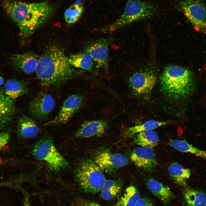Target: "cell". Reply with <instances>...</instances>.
<instances>
[{
	"label": "cell",
	"mask_w": 206,
	"mask_h": 206,
	"mask_svg": "<svg viewBox=\"0 0 206 206\" xmlns=\"http://www.w3.org/2000/svg\"><path fill=\"white\" fill-rule=\"evenodd\" d=\"M184 197L187 206H206V194L202 191L188 189Z\"/></svg>",
	"instance_id": "obj_25"
},
{
	"label": "cell",
	"mask_w": 206,
	"mask_h": 206,
	"mask_svg": "<svg viewBox=\"0 0 206 206\" xmlns=\"http://www.w3.org/2000/svg\"><path fill=\"white\" fill-rule=\"evenodd\" d=\"M9 136L8 132L0 133V152L4 147L7 143Z\"/></svg>",
	"instance_id": "obj_29"
},
{
	"label": "cell",
	"mask_w": 206,
	"mask_h": 206,
	"mask_svg": "<svg viewBox=\"0 0 206 206\" xmlns=\"http://www.w3.org/2000/svg\"><path fill=\"white\" fill-rule=\"evenodd\" d=\"M170 123V122H159L154 120L147 121L143 123L128 128L126 131L125 135L131 136L141 132L154 130L161 126Z\"/></svg>",
	"instance_id": "obj_26"
},
{
	"label": "cell",
	"mask_w": 206,
	"mask_h": 206,
	"mask_svg": "<svg viewBox=\"0 0 206 206\" xmlns=\"http://www.w3.org/2000/svg\"><path fill=\"white\" fill-rule=\"evenodd\" d=\"M3 82V79L0 74V86H1Z\"/></svg>",
	"instance_id": "obj_33"
},
{
	"label": "cell",
	"mask_w": 206,
	"mask_h": 206,
	"mask_svg": "<svg viewBox=\"0 0 206 206\" xmlns=\"http://www.w3.org/2000/svg\"><path fill=\"white\" fill-rule=\"evenodd\" d=\"M147 186L151 191L165 203L169 201L173 197V193L169 188L154 179H149Z\"/></svg>",
	"instance_id": "obj_21"
},
{
	"label": "cell",
	"mask_w": 206,
	"mask_h": 206,
	"mask_svg": "<svg viewBox=\"0 0 206 206\" xmlns=\"http://www.w3.org/2000/svg\"><path fill=\"white\" fill-rule=\"evenodd\" d=\"M3 90L4 93L12 99L27 93L28 89L25 83L15 79H11L5 83Z\"/></svg>",
	"instance_id": "obj_18"
},
{
	"label": "cell",
	"mask_w": 206,
	"mask_h": 206,
	"mask_svg": "<svg viewBox=\"0 0 206 206\" xmlns=\"http://www.w3.org/2000/svg\"><path fill=\"white\" fill-rule=\"evenodd\" d=\"M170 145L177 150L188 152L206 160V151L198 148L185 140H175L171 141Z\"/></svg>",
	"instance_id": "obj_23"
},
{
	"label": "cell",
	"mask_w": 206,
	"mask_h": 206,
	"mask_svg": "<svg viewBox=\"0 0 206 206\" xmlns=\"http://www.w3.org/2000/svg\"><path fill=\"white\" fill-rule=\"evenodd\" d=\"M110 39H102L92 41L85 47V51L91 56L98 68L107 70L108 67V45Z\"/></svg>",
	"instance_id": "obj_11"
},
{
	"label": "cell",
	"mask_w": 206,
	"mask_h": 206,
	"mask_svg": "<svg viewBox=\"0 0 206 206\" xmlns=\"http://www.w3.org/2000/svg\"><path fill=\"white\" fill-rule=\"evenodd\" d=\"M39 131V128L32 118L23 115L19 118L17 125V133L20 137L25 139L35 138Z\"/></svg>",
	"instance_id": "obj_17"
},
{
	"label": "cell",
	"mask_w": 206,
	"mask_h": 206,
	"mask_svg": "<svg viewBox=\"0 0 206 206\" xmlns=\"http://www.w3.org/2000/svg\"><path fill=\"white\" fill-rule=\"evenodd\" d=\"M102 171L111 174L126 166L128 163L127 158L120 154H113L108 149L98 151L94 160Z\"/></svg>",
	"instance_id": "obj_8"
},
{
	"label": "cell",
	"mask_w": 206,
	"mask_h": 206,
	"mask_svg": "<svg viewBox=\"0 0 206 206\" xmlns=\"http://www.w3.org/2000/svg\"><path fill=\"white\" fill-rule=\"evenodd\" d=\"M177 7L195 30L206 33V7L203 0H182Z\"/></svg>",
	"instance_id": "obj_7"
},
{
	"label": "cell",
	"mask_w": 206,
	"mask_h": 206,
	"mask_svg": "<svg viewBox=\"0 0 206 206\" xmlns=\"http://www.w3.org/2000/svg\"><path fill=\"white\" fill-rule=\"evenodd\" d=\"M168 171L175 182L181 186L186 185V181L191 175V171L189 169L185 168L175 162L171 163L169 166Z\"/></svg>",
	"instance_id": "obj_20"
},
{
	"label": "cell",
	"mask_w": 206,
	"mask_h": 206,
	"mask_svg": "<svg viewBox=\"0 0 206 206\" xmlns=\"http://www.w3.org/2000/svg\"><path fill=\"white\" fill-rule=\"evenodd\" d=\"M157 6L140 0H128L124 12L116 21L103 30L112 32L134 21L151 16L157 11Z\"/></svg>",
	"instance_id": "obj_5"
},
{
	"label": "cell",
	"mask_w": 206,
	"mask_h": 206,
	"mask_svg": "<svg viewBox=\"0 0 206 206\" xmlns=\"http://www.w3.org/2000/svg\"><path fill=\"white\" fill-rule=\"evenodd\" d=\"M159 138L157 132L153 130L138 133L134 139V142L140 146L153 148L157 144Z\"/></svg>",
	"instance_id": "obj_24"
},
{
	"label": "cell",
	"mask_w": 206,
	"mask_h": 206,
	"mask_svg": "<svg viewBox=\"0 0 206 206\" xmlns=\"http://www.w3.org/2000/svg\"><path fill=\"white\" fill-rule=\"evenodd\" d=\"M140 198L138 192L131 185L126 189L124 195L114 206H135Z\"/></svg>",
	"instance_id": "obj_27"
},
{
	"label": "cell",
	"mask_w": 206,
	"mask_h": 206,
	"mask_svg": "<svg viewBox=\"0 0 206 206\" xmlns=\"http://www.w3.org/2000/svg\"><path fill=\"white\" fill-rule=\"evenodd\" d=\"M69 61L73 67L91 71L94 67L93 60L86 51L71 55L68 57Z\"/></svg>",
	"instance_id": "obj_22"
},
{
	"label": "cell",
	"mask_w": 206,
	"mask_h": 206,
	"mask_svg": "<svg viewBox=\"0 0 206 206\" xmlns=\"http://www.w3.org/2000/svg\"><path fill=\"white\" fill-rule=\"evenodd\" d=\"M42 85L59 86L77 75L62 50L55 46L48 48L39 57L35 70Z\"/></svg>",
	"instance_id": "obj_2"
},
{
	"label": "cell",
	"mask_w": 206,
	"mask_h": 206,
	"mask_svg": "<svg viewBox=\"0 0 206 206\" xmlns=\"http://www.w3.org/2000/svg\"><path fill=\"white\" fill-rule=\"evenodd\" d=\"M15 111L14 100L0 90V129L5 127L11 121Z\"/></svg>",
	"instance_id": "obj_16"
},
{
	"label": "cell",
	"mask_w": 206,
	"mask_h": 206,
	"mask_svg": "<svg viewBox=\"0 0 206 206\" xmlns=\"http://www.w3.org/2000/svg\"><path fill=\"white\" fill-rule=\"evenodd\" d=\"M135 206H154L152 202L146 198H140Z\"/></svg>",
	"instance_id": "obj_30"
},
{
	"label": "cell",
	"mask_w": 206,
	"mask_h": 206,
	"mask_svg": "<svg viewBox=\"0 0 206 206\" xmlns=\"http://www.w3.org/2000/svg\"><path fill=\"white\" fill-rule=\"evenodd\" d=\"M132 161L138 167L147 171H152L157 163L153 148L140 146L133 150L130 154Z\"/></svg>",
	"instance_id": "obj_13"
},
{
	"label": "cell",
	"mask_w": 206,
	"mask_h": 206,
	"mask_svg": "<svg viewBox=\"0 0 206 206\" xmlns=\"http://www.w3.org/2000/svg\"><path fill=\"white\" fill-rule=\"evenodd\" d=\"M122 188L121 180H106L101 190V196L106 201H111L119 197Z\"/></svg>",
	"instance_id": "obj_19"
},
{
	"label": "cell",
	"mask_w": 206,
	"mask_h": 206,
	"mask_svg": "<svg viewBox=\"0 0 206 206\" xmlns=\"http://www.w3.org/2000/svg\"><path fill=\"white\" fill-rule=\"evenodd\" d=\"M32 153L37 159L45 162L50 169L57 171L68 167V164L55 147L52 138L45 136L34 145Z\"/></svg>",
	"instance_id": "obj_6"
},
{
	"label": "cell",
	"mask_w": 206,
	"mask_h": 206,
	"mask_svg": "<svg viewBox=\"0 0 206 206\" xmlns=\"http://www.w3.org/2000/svg\"><path fill=\"white\" fill-rule=\"evenodd\" d=\"M3 7L24 37L32 34L46 21L54 9L53 5L48 1L27 3L6 0L3 2Z\"/></svg>",
	"instance_id": "obj_1"
},
{
	"label": "cell",
	"mask_w": 206,
	"mask_h": 206,
	"mask_svg": "<svg viewBox=\"0 0 206 206\" xmlns=\"http://www.w3.org/2000/svg\"><path fill=\"white\" fill-rule=\"evenodd\" d=\"M55 104L52 95L41 92L30 102L29 112L31 116L37 119L45 120L48 118Z\"/></svg>",
	"instance_id": "obj_9"
},
{
	"label": "cell",
	"mask_w": 206,
	"mask_h": 206,
	"mask_svg": "<svg viewBox=\"0 0 206 206\" xmlns=\"http://www.w3.org/2000/svg\"><path fill=\"white\" fill-rule=\"evenodd\" d=\"M157 81L155 74L150 70H146L136 72L129 80L130 87L138 95L145 96L150 94Z\"/></svg>",
	"instance_id": "obj_10"
},
{
	"label": "cell",
	"mask_w": 206,
	"mask_h": 206,
	"mask_svg": "<svg viewBox=\"0 0 206 206\" xmlns=\"http://www.w3.org/2000/svg\"><path fill=\"white\" fill-rule=\"evenodd\" d=\"M108 123L102 120L86 121L83 123L76 133L78 138H88L102 135L108 128Z\"/></svg>",
	"instance_id": "obj_15"
},
{
	"label": "cell",
	"mask_w": 206,
	"mask_h": 206,
	"mask_svg": "<svg viewBox=\"0 0 206 206\" xmlns=\"http://www.w3.org/2000/svg\"><path fill=\"white\" fill-rule=\"evenodd\" d=\"M39 58L35 53L29 52L14 55L11 60L16 68L29 74L35 72Z\"/></svg>",
	"instance_id": "obj_14"
},
{
	"label": "cell",
	"mask_w": 206,
	"mask_h": 206,
	"mask_svg": "<svg viewBox=\"0 0 206 206\" xmlns=\"http://www.w3.org/2000/svg\"><path fill=\"white\" fill-rule=\"evenodd\" d=\"M104 173L94 160L80 161L75 171L77 181L86 193L96 194L101 191L106 181Z\"/></svg>",
	"instance_id": "obj_4"
},
{
	"label": "cell",
	"mask_w": 206,
	"mask_h": 206,
	"mask_svg": "<svg viewBox=\"0 0 206 206\" xmlns=\"http://www.w3.org/2000/svg\"><path fill=\"white\" fill-rule=\"evenodd\" d=\"M74 4L78 6H82V2L81 0H77Z\"/></svg>",
	"instance_id": "obj_32"
},
{
	"label": "cell",
	"mask_w": 206,
	"mask_h": 206,
	"mask_svg": "<svg viewBox=\"0 0 206 206\" xmlns=\"http://www.w3.org/2000/svg\"><path fill=\"white\" fill-rule=\"evenodd\" d=\"M83 102V98L79 95L73 94L69 96L64 102L57 116L44 125L66 123L80 109Z\"/></svg>",
	"instance_id": "obj_12"
},
{
	"label": "cell",
	"mask_w": 206,
	"mask_h": 206,
	"mask_svg": "<svg viewBox=\"0 0 206 206\" xmlns=\"http://www.w3.org/2000/svg\"><path fill=\"white\" fill-rule=\"evenodd\" d=\"M83 6H78L74 3L67 9L64 13L66 22L69 24L76 22L81 16L83 12Z\"/></svg>",
	"instance_id": "obj_28"
},
{
	"label": "cell",
	"mask_w": 206,
	"mask_h": 206,
	"mask_svg": "<svg viewBox=\"0 0 206 206\" xmlns=\"http://www.w3.org/2000/svg\"><path fill=\"white\" fill-rule=\"evenodd\" d=\"M160 79L163 93L174 100H185L191 97L196 89L193 73L189 70L179 66L166 67Z\"/></svg>",
	"instance_id": "obj_3"
},
{
	"label": "cell",
	"mask_w": 206,
	"mask_h": 206,
	"mask_svg": "<svg viewBox=\"0 0 206 206\" xmlns=\"http://www.w3.org/2000/svg\"><path fill=\"white\" fill-rule=\"evenodd\" d=\"M82 206H101L99 204L90 201L85 202L83 204Z\"/></svg>",
	"instance_id": "obj_31"
}]
</instances>
